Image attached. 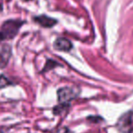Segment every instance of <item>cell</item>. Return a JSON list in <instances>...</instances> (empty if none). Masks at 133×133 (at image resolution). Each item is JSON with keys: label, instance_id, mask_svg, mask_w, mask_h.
<instances>
[{"label": "cell", "instance_id": "6da1fadb", "mask_svg": "<svg viewBox=\"0 0 133 133\" xmlns=\"http://www.w3.org/2000/svg\"><path fill=\"white\" fill-rule=\"evenodd\" d=\"M23 25L22 21L8 20L3 24L0 30V40L13 38L18 32L20 26Z\"/></svg>", "mask_w": 133, "mask_h": 133}, {"label": "cell", "instance_id": "7a4b0ae2", "mask_svg": "<svg viewBox=\"0 0 133 133\" xmlns=\"http://www.w3.org/2000/svg\"><path fill=\"white\" fill-rule=\"evenodd\" d=\"M78 92H79V90L78 89H75V88H61L57 91V98L60 101V103L69 104L70 100L74 99L78 97Z\"/></svg>", "mask_w": 133, "mask_h": 133}, {"label": "cell", "instance_id": "3957f363", "mask_svg": "<svg viewBox=\"0 0 133 133\" xmlns=\"http://www.w3.org/2000/svg\"><path fill=\"white\" fill-rule=\"evenodd\" d=\"M12 54L11 46L8 45H3L0 46V69H4L8 65Z\"/></svg>", "mask_w": 133, "mask_h": 133}, {"label": "cell", "instance_id": "277c9868", "mask_svg": "<svg viewBox=\"0 0 133 133\" xmlns=\"http://www.w3.org/2000/svg\"><path fill=\"white\" fill-rule=\"evenodd\" d=\"M54 46H55L56 49L60 50V51H69L72 48V44L66 38L59 37L55 41Z\"/></svg>", "mask_w": 133, "mask_h": 133}, {"label": "cell", "instance_id": "5b68a950", "mask_svg": "<svg viewBox=\"0 0 133 133\" xmlns=\"http://www.w3.org/2000/svg\"><path fill=\"white\" fill-rule=\"evenodd\" d=\"M36 22H37L39 25L45 28H52L54 25H56L57 20L53 19L51 17H48L46 16H39V17H35Z\"/></svg>", "mask_w": 133, "mask_h": 133}, {"label": "cell", "instance_id": "8992f818", "mask_svg": "<svg viewBox=\"0 0 133 133\" xmlns=\"http://www.w3.org/2000/svg\"><path fill=\"white\" fill-rule=\"evenodd\" d=\"M131 123H133V112L132 111L123 115V117L119 119L118 126H119L120 129H128V128H130L129 126H131Z\"/></svg>", "mask_w": 133, "mask_h": 133}, {"label": "cell", "instance_id": "52a82bcc", "mask_svg": "<svg viewBox=\"0 0 133 133\" xmlns=\"http://www.w3.org/2000/svg\"><path fill=\"white\" fill-rule=\"evenodd\" d=\"M11 82L8 80V78L2 75V76H0V89H4V88L8 87V86L11 85Z\"/></svg>", "mask_w": 133, "mask_h": 133}, {"label": "cell", "instance_id": "ba28073f", "mask_svg": "<svg viewBox=\"0 0 133 133\" xmlns=\"http://www.w3.org/2000/svg\"><path fill=\"white\" fill-rule=\"evenodd\" d=\"M68 108H69V104L60 103V105L55 108L54 113H55V114H60V113H62V111H66V109H68Z\"/></svg>", "mask_w": 133, "mask_h": 133}, {"label": "cell", "instance_id": "9c48e42d", "mask_svg": "<svg viewBox=\"0 0 133 133\" xmlns=\"http://www.w3.org/2000/svg\"><path fill=\"white\" fill-rule=\"evenodd\" d=\"M55 133H73L70 129H69L68 128H60V129H57Z\"/></svg>", "mask_w": 133, "mask_h": 133}, {"label": "cell", "instance_id": "30bf717a", "mask_svg": "<svg viewBox=\"0 0 133 133\" xmlns=\"http://www.w3.org/2000/svg\"><path fill=\"white\" fill-rule=\"evenodd\" d=\"M2 9H3V6H2V4L0 3V11H2Z\"/></svg>", "mask_w": 133, "mask_h": 133}, {"label": "cell", "instance_id": "8fae6325", "mask_svg": "<svg viewBox=\"0 0 133 133\" xmlns=\"http://www.w3.org/2000/svg\"><path fill=\"white\" fill-rule=\"evenodd\" d=\"M0 133H3V132H2V131H1V130H0Z\"/></svg>", "mask_w": 133, "mask_h": 133}]
</instances>
